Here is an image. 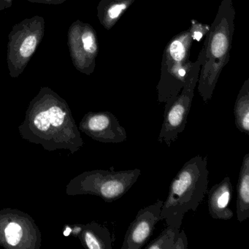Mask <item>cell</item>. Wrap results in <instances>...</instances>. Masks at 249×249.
Masks as SVG:
<instances>
[{"instance_id":"cell-14","label":"cell","mask_w":249,"mask_h":249,"mask_svg":"<svg viewBox=\"0 0 249 249\" xmlns=\"http://www.w3.org/2000/svg\"><path fill=\"white\" fill-rule=\"evenodd\" d=\"M135 0H101L97 6V17L101 25L111 30Z\"/></svg>"},{"instance_id":"cell-11","label":"cell","mask_w":249,"mask_h":249,"mask_svg":"<svg viewBox=\"0 0 249 249\" xmlns=\"http://www.w3.org/2000/svg\"><path fill=\"white\" fill-rule=\"evenodd\" d=\"M163 202L157 199L154 203L141 208L131 222L124 238L122 249H141L154 234L157 223L161 221Z\"/></svg>"},{"instance_id":"cell-7","label":"cell","mask_w":249,"mask_h":249,"mask_svg":"<svg viewBox=\"0 0 249 249\" xmlns=\"http://www.w3.org/2000/svg\"><path fill=\"white\" fill-rule=\"evenodd\" d=\"M202 56L200 52L197 59L192 63L180 92L164 103V119L158 141L160 143L164 142L167 147L171 146L186 128L200 72Z\"/></svg>"},{"instance_id":"cell-18","label":"cell","mask_w":249,"mask_h":249,"mask_svg":"<svg viewBox=\"0 0 249 249\" xmlns=\"http://www.w3.org/2000/svg\"><path fill=\"white\" fill-rule=\"evenodd\" d=\"M210 27H211V25L201 24L195 19L192 20V24H191L189 30H190L193 40L200 42L202 37L204 36H206L207 33L209 31Z\"/></svg>"},{"instance_id":"cell-4","label":"cell","mask_w":249,"mask_h":249,"mask_svg":"<svg viewBox=\"0 0 249 249\" xmlns=\"http://www.w3.org/2000/svg\"><path fill=\"white\" fill-rule=\"evenodd\" d=\"M141 175L138 168L116 171L94 170L86 171L72 178L67 185L65 192L68 196L94 195L107 202H113L122 198Z\"/></svg>"},{"instance_id":"cell-9","label":"cell","mask_w":249,"mask_h":249,"mask_svg":"<svg viewBox=\"0 0 249 249\" xmlns=\"http://www.w3.org/2000/svg\"><path fill=\"white\" fill-rule=\"evenodd\" d=\"M68 46L75 69L87 75L92 74L99 52L97 33L92 26L80 20L72 23L68 30Z\"/></svg>"},{"instance_id":"cell-5","label":"cell","mask_w":249,"mask_h":249,"mask_svg":"<svg viewBox=\"0 0 249 249\" xmlns=\"http://www.w3.org/2000/svg\"><path fill=\"white\" fill-rule=\"evenodd\" d=\"M193 38L190 30L175 36L164 49L157 86L158 102L164 103L181 91L193 62L189 59Z\"/></svg>"},{"instance_id":"cell-15","label":"cell","mask_w":249,"mask_h":249,"mask_svg":"<svg viewBox=\"0 0 249 249\" xmlns=\"http://www.w3.org/2000/svg\"><path fill=\"white\" fill-rule=\"evenodd\" d=\"M237 220L242 223L249 218V153L243 159L237 186Z\"/></svg>"},{"instance_id":"cell-6","label":"cell","mask_w":249,"mask_h":249,"mask_svg":"<svg viewBox=\"0 0 249 249\" xmlns=\"http://www.w3.org/2000/svg\"><path fill=\"white\" fill-rule=\"evenodd\" d=\"M44 34L45 19L40 16L25 18L13 27L7 46V65L11 78L22 74Z\"/></svg>"},{"instance_id":"cell-19","label":"cell","mask_w":249,"mask_h":249,"mask_svg":"<svg viewBox=\"0 0 249 249\" xmlns=\"http://www.w3.org/2000/svg\"><path fill=\"white\" fill-rule=\"evenodd\" d=\"M31 3L46 4V5H59L68 0H28Z\"/></svg>"},{"instance_id":"cell-2","label":"cell","mask_w":249,"mask_h":249,"mask_svg":"<svg viewBox=\"0 0 249 249\" xmlns=\"http://www.w3.org/2000/svg\"><path fill=\"white\" fill-rule=\"evenodd\" d=\"M235 11L231 0H222L216 17L205 36L197 90L204 103L213 94L223 68L230 60Z\"/></svg>"},{"instance_id":"cell-16","label":"cell","mask_w":249,"mask_h":249,"mask_svg":"<svg viewBox=\"0 0 249 249\" xmlns=\"http://www.w3.org/2000/svg\"><path fill=\"white\" fill-rule=\"evenodd\" d=\"M145 249H186L188 238L185 231L167 226L155 239L144 246Z\"/></svg>"},{"instance_id":"cell-13","label":"cell","mask_w":249,"mask_h":249,"mask_svg":"<svg viewBox=\"0 0 249 249\" xmlns=\"http://www.w3.org/2000/svg\"><path fill=\"white\" fill-rule=\"evenodd\" d=\"M78 237L86 249H111L113 248V238L108 229L96 221L82 224Z\"/></svg>"},{"instance_id":"cell-17","label":"cell","mask_w":249,"mask_h":249,"mask_svg":"<svg viewBox=\"0 0 249 249\" xmlns=\"http://www.w3.org/2000/svg\"><path fill=\"white\" fill-rule=\"evenodd\" d=\"M234 123L242 133L249 136V79L242 86L234 106Z\"/></svg>"},{"instance_id":"cell-1","label":"cell","mask_w":249,"mask_h":249,"mask_svg":"<svg viewBox=\"0 0 249 249\" xmlns=\"http://www.w3.org/2000/svg\"><path fill=\"white\" fill-rule=\"evenodd\" d=\"M18 132L23 139L48 151H79L84 141L65 99L48 87L30 101Z\"/></svg>"},{"instance_id":"cell-20","label":"cell","mask_w":249,"mask_h":249,"mask_svg":"<svg viewBox=\"0 0 249 249\" xmlns=\"http://www.w3.org/2000/svg\"><path fill=\"white\" fill-rule=\"evenodd\" d=\"M14 0H0V11H4L12 7Z\"/></svg>"},{"instance_id":"cell-3","label":"cell","mask_w":249,"mask_h":249,"mask_svg":"<svg viewBox=\"0 0 249 249\" xmlns=\"http://www.w3.org/2000/svg\"><path fill=\"white\" fill-rule=\"evenodd\" d=\"M208 157L196 155L186 161L169 187L161 216L167 226L180 229L185 214L196 211L208 192Z\"/></svg>"},{"instance_id":"cell-8","label":"cell","mask_w":249,"mask_h":249,"mask_svg":"<svg viewBox=\"0 0 249 249\" xmlns=\"http://www.w3.org/2000/svg\"><path fill=\"white\" fill-rule=\"evenodd\" d=\"M41 246V231L31 215L15 208L0 210V246L40 249Z\"/></svg>"},{"instance_id":"cell-12","label":"cell","mask_w":249,"mask_h":249,"mask_svg":"<svg viewBox=\"0 0 249 249\" xmlns=\"http://www.w3.org/2000/svg\"><path fill=\"white\" fill-rule=\"evenodd\" d=\"M233 187L229 176L208 190V212L214 219L230 220L234 213L230 207Z\"/></svg>"},{"instance_id":"cell-10","label":"cell","mask_w":249,"mask_h":249,"mask_svg":"<svg viewBox=\"0 0 249 249\" xmlns=\"http://www.w3.org/2000/svg\"><path fill=\"white\" fill-rule=\"evenodd\" d=\"M78 129L94 141L103 143H120L127 139L126 129L111 112H88Z\"/></svg>"}]
</instances>
